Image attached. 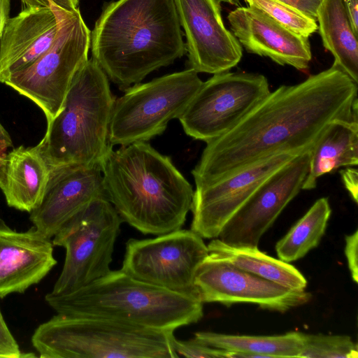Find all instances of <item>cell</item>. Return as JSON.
Segmentation results:
<instances>
[{
    "mask_svg": "<svg viewBox=\"0 0 358 358\" xmlns=\"http://www.w3.org/2000/svg\"><path fill=\"white\" fill-rule=\"evenodd\" d=\"M357 83L335 65L270 92L234 127L208 142L192 170L196 187L280 153L309 151L333 120L357 110Z\"/></svg>",
    "mask_w": 358,
    "mask_h": 358,
    "instance_id": "cell-1",
    "label": "cell"
},
{
    "mask_svg": "<svg viewBox=\"0 0 358 358\" xmlns=\"http://www.w3.org/2000/svg\"><path fill=\"white\" fill-rule=\"evenodd\" d=\"M174 0H117L91 32L92 58L122 90L186 50Z\"/></svg>",
    "mask_w": 358,
    "mask_h": 358,
    "instance_id": "cell-2",
    "label": "cell"
},
{
    "mask_svg": "<svg viewBox=\"0 0 358 358\" xmlns=\"http://www.w3.org/2000/svg\"><path fill=\"white\" fill-rule=\"evenodd\" d=\"M108 200L122 219L144 234L181 229L191 210V184L146 142L110 146L101 161Z\"/></svg>",
    "mask_w": 358,
    "mask_h": 358,
    "instance_id": "cell-3",
    "label": "cell"
},
{
    "mask_svg": "<svg viewBox=\"0 0 358 358\" xmlns=\"http://www.w3.org/2000/svg\"><path fill=\"white\" fill-rule=\"evenodd\" d=\"M45 300L57 313L99 317L164 331H174L203 316L199 300L144 282L121 269L110 270L70 292H49Z\"/></svg>",
    "mask_w": 358,
    "mask_h": 358,
    "instance_id": "cell-4",
    "label": "cell"
},
{
    "mask_svg": "<svg viewBox=\"0 0 358 358\" xmlns=\"http://www.w3.org/2000/svg\"><path fill=\"white\" fill-rule=\"evenodd\" d=\"M115 101L107 76L92 57L76 73L61 110L36 145L50 170L101 164L112 146L108 132Z\"/></svg>",
    "mask_w": 358,
    "mask_h": 358,
    "instance_id": "cell-5",
    "label": "cell"
},
{
    "mask_svg": "<svg viewBox=\"0 0 358 358\" xmlns=\"http://www.w3.org/2000/svg\"><path fill=\"white\" fill-rule=\"evenodd\" d=\"M173 331L93 316L57 313L31 343L43 358H176Z\"/></svg>",
    "mask_w": 358,
    "mask_h": 358,
    "instance_id": "cell-6",
    "label": "cell"
},
{
    "mask_svg": "<svg viewBox=\"0 0 358 358\" xmlns=\"http://www.w3.org/2000/svg\"><path fill=\"white\" fill-rule=\"evenodd\" d=\"M202 83L189 68L129 87L114 102L109 144L124 146L162 134L171 120L184 113Z\"/></svg>",
    "mask_w": 358,
    "mask_h": 358,
    "instance_id": "cell-7",
    "label": "cell"
},
{
    "mask_svg": "<svg viewBox=\"0 0 358 358\" xmlns=\"http://www.w3.org/2000/svg\"><path fill=\"white\" fill-rule=\"evenodd\" d=\"M91 31L79 8L61 9L59 27L52 45L28 67L3 83L33 101L47 123L59 113L76 73L88 60Z\"/></svg>",
    "mask_w": 358,
    "mask_h": 358,
    "instance_id": "cell-8",
    "label": "cell"
},
{
    "mask_svg": "<svg viewBox=\"0 0 358 358\" xmlns=\"http://www.w3.org/2000/svg\"><path fill=\"white\" fill-rule=\"evenodd\" d=\"M122 222L106 198L92 201L68 220L52 241L65 249L66 255L50 292H70L106 275Z\"/></svg>",
    "mask_w": 358,
    "mask_h": 358,
    "instance_id": "cell-9",
    "label": "cell"
},
{
    "mask_svg": "<svg viewBox=\"0 0 358 358\" xmlns=\"http://www.w3.org/2000/svg\"><path fill=\"white\" fill-rule=\"evenodd\" d=\"M208 255L200 235L180 229L152 238L129 239L120 269L144 282L200 301L194 280Z\"/></svg>",
    "mask_w": 358,
    "mask_h": 358,
    "instance_id": "cell-10",
    "label": "cell"
},
{
    "mask_svg": "<svg viewBox=\"0 0 358 358\" xmlns=\"http://www.w3.org/2000/svg\"><path fill=\"white\" fill-rule=\"evenodd\" d=\"M270 92L262 74H213L203 82L178 119L188 136L207 143L234 127Z\"/></svg>",
    "mask_w": 358,
    "mask_h": 358,
    "instance_id": "cell-11",
    "label": "cell"
},
{
    "mask_svg": "<svg viewBox=\"0 0 358 358\" xmlns=\"http://www.w3.org/2000/svg\"><path fill=\"white\" fill-rule=\"evenodd\" d=\"M310 150L298 155L266 178L222 228L219 239L234 246L257 248L264 233L302 189Z\"/></svg>",
    "mask_w": 358,
    "mask_h": 358,
    "instance_id": "cell-12",
    "label": "cell"
},
{
    "mask_svg": "<svg viewBox=\"0 0 358 358\" xmlns=\"http://www.w3.org/2000/svg\"><path fill=\"white\" fill-rule=\"evenodd\" d=\"M194 283L203 303H252L285 312L307 303L312 296L305 289L286 287L209 255L199 266Z\"/></svg>",
    "mask_w": 358,
    "mask_h": 358,
    "instance_id": "cell-13",
    "label": "cell"
},
{
    "mask_svg": "<svg viewBox=\"0 0 358 358\" xmlns=\"http://www.w3.org/2000/svg\"><path fill=\"white\" fill-rule=\"evenodd\" d=\"M298 155L280 153L262 159L212 185L196 187L191 229L203 238L219 236L222 228L257 187Z\"/></svg>",
    "mask_w": 358,
    "mask_h": 358,
    "instance_id": "cell-14",
    "label": "cell"
},
{
    "mask_svg": "<svg viewBox=\"0 0 358 358\" xmlns=\"http://www.w3.org/2000/svg\"><path fill=\"white\" fill-rule=\"evenodd\" d=\"M219 0H174L186 37L190 68L197 73L229 71L242 57V48L222 22Z\"/></svg>",
    "mask_w": 358,
    "mask_h": 358,
    "instance_id": "cell-15",
    "label": "cell"
},
{
    "mask_svg": "<svg viewBox=\"0 0 358 358\" xmlns=\"http://www.w3.org/2000/svg\"><path fill=\"white\" fill-rule=\"evenodd\" d=\"M99 198L108 199L101 164L51 170L43 200L30 213L29 220L38 231L51 239L74 215Z\"/></svg>",
    "mask_w": 358,
    "mask_h": 358,
    "instance_id": "cell-16",
    "label": "cell"
},
{
    "mask_svg": "<svg viewBox=\"0 0 358 358\" xmlns=\"http://www.w3.org/2000/svg\"><path fill=\"white\" fill-rule=\"evenodd\" d=\"M53 246L34 226L17 231L0 218V298L40 282L57 264Z\"/></svg>",
    "mask_w": 358,
    "mask_h": 358,
    "instance_id": "cell-17",
    "label": "cell"
},
{
    "mask_svg": "<svg viewBox=\"0 0 358 358\" xmlns=\"http://www.w3.org/2000/svg\"><path fill=\"white\" fill-rule=\"evenodd\" d=\"M228 20L233 34L248 52L299 70L308 67L311 60L308 38L252 6L236 8L229 13Z\"/></svg>",
    "mask_w": 358,
    "mask_h": 358,
    "instance_id": "cell-18",
    "label": "cell"
},
{
    "mask_svg": "<svg viewBox=\"0 0 358 358\" xmlns=\"http://www.w3.org/2000/svg\"><path fill=\"white\" fill-rule=\"evenodd\" d=\"M61 8L31 7L9 17L0 41V83L33 64L52 45L59 27Z\"/></svg>",
    "mask_w": 358,
    "mask_h": 358,
    "instance_id": "cell-19",
    "label": "cell"
},
{
    "mask_svg": "<svg viewBox=\"0 0 358 358\" xmlns=\"http://www.w3.org/2000/svg\"><path fill=\"white\" fill-rule=\"evenodd\" d=\"M5 157V175L0 189L8 206L30 213L43 200L51 170L36 145H21Z\"/></svg>",
    "mask_w": 358,
    "mask_h": 358,
    "instance_id": "cell-20",
    "label": "cell"
},
{
    "mask_svg": "<svg viewBox=\"0 0 358 358\" xmlns=\"http://www.w3.org/2000/svg\"><path fill=\"white\" fill-rule=\"evenodd\" d=\"M357 115V110L333 120L324 129L310 150L302 189L315 188L318 178L326 173L358 164Z\"/></svg>",
    "mask_w": 358,
    "mask_h": 358,
    "instance_id": "cell-21",
    "label": "cell"
},
{
    "mask_svg": "<svg viewBox=\"0 0 358 358\" xmlns=\"http://www.w3.org/2000/svg\"><path fill=\"white\" fill-rule=\"evenodd\" d=\"M207 247L209 255L254 275L292 289L302 290L307 286L306 279L295 266L267 255L258 247L234 246L218 238H213Z\"/></svg>",
    "mask_w": 358,
    "mask_h": 358,
    "instance_id": "cell-22",
    "label": "cell"
},
{
    "mask_svg": "<svg viewBox=\"0 0 358 358\" xmlns=\"http://www.w3.org/2000/svg\"><path fill=\"white\" fill-rule=\"evenodd\" d=\"M317 21L324 47L334 57V65L358 83V42L344 0H322Z\"/></svg>",
    "mask_w": 358,
    "mask_h": 358,
    "instance_id": "cell-23",
    "label": "cell"
},
{
    "mask_svg": "<svg viewBox=\"0 0 358 358\" xmlns=\"http://www.w3.org/2000/svg\"><path fill=\"white\" fill-rule=\"evenodd\" d=\"M194 336L210 347L230 352L229 358L299 357L303 346V333L297 331L275 336L198 331Z\"/></svg>",
    "mask_w": 358,
    "mask_h": 358,
    "instance_id": "cell-24",
    "label": "cell"
},
{
    "mask_svg": "<svg viewBox=\"0 0 358 358\" xmlns=\"http://www.w3.org/2000/svg\"><path fill=\"white\" fill-rule=\"evenodd\" d=\"M331 209L327 198L317 199L306 214L275 245L278 257L285 262L303 257L324 236Z\"/></svg>",
    "mask_w": 358,
    "mask_h": 358,
    "instance_id": "cell-25",
    "label": "cell"
},
{
    "mask_svg": "<svg viewBox=\"0 0 358 358\" xmlns=\"http://www.w3.org/2000/svg\"><path fill=\"white\" fill-rule=\"evenodd\" d=\"M357 345L346 335L303 334V346L299 357L357 358Z\"/></svg>",
    "mask_w": 358,
    "mask_h": 358,
    "instance_id": "cell-26",
    "label": "cell"
},
{
    "mask_svg": "<svg viewBox=\"0 0 358 358\" xmlns=\"http://www.w3.org/2000/svg\"><path fill=\"white\" fill-rule=\"evenodd\" d=\"M286 28L302 36L308 38L318 28L317 22L295 8L278 0H245Z\"/></svg>",
    "mask_w": 358,
    "mask_h": 358,
    "instance_id": "cell-27",
    "label": "cell"
},
{
    "mask_svg": "<svg viewBox=\"0 0 358 358\" xmlns=\"http://www.w3.org/2000/svg\"><path fill=\"white\" fill-rule=\"evenodd\" d=\"M173 347L178 357L192 358H229L230 352L210 347L195 337L187 341H180L176 337Z\"/></svg>",
    "mask_w": 358,
    "mask_h": 358,
    "instance_id": "cell-28",
    "label": "cell"
},
{
    "mask_svg": "<svg viewBox=\"0 0 358 358\" xmlns=\"http://www.w3.org/2000/svg\"><path fill=\"white\" fill-rule=\"evenodd\" d=\"M23 355L0 310V358H20Z\"/></svg>",
    "mask_w": 358,
    "mask_h": 358,
    "instance_id": "cell-29",
    "label": "cell"
},
{
    "mask_svg": "<svg viewBox=\"0 0 358 358\" xmlns=\"http://www.w3.org/2000/svg\"><path fill=\"white\" fill-rule=\"evenodd\" d=\"M344 252L351 277L355 282H358V231L345 237Z\"/></svg>",
    "mask_w": 358,
    "mask_h": 358,
    "instance_id": "cell-30",
    "label": "cell"
},
{
    "mask_svg": "<svg viewBox=\"0 0 358 358\" xmlns=\"http://www.w3.org/2000/svg\"><path fill=\"white\" fill-rule=\"evenodd\" d=\"M299 10L317 22V12L322 0H278Z\"/></svg>",
    "mask_w": 358,
    "mask_h": 358,
    "instance_id": "cell-31",
    "label": "cell"
},
{
    "mask_svg": "<svg viewBox=\"0 0 358 358\" xmlns=\"http://www.w3.org/2000/svg\"><path fill=\"white\" fill-rule=\"evenodd\" d=\"M345 187L354 201L357 202V171L356 169L348 168L342 172Z\"/></svg>",
    "mask_w": 358,
    "mask_h": 358,
    "instance_id": "cell-32",
    "label": "cell"
},
{
    "mask_svg": "<svg viewBox=\"0 0 358 358\" xmlns=\"http://www.w3.org/2000/svg\"><path fill=\"white\" fill-rule=\"evenodd\" d=\"M345 9L354 33L358 34V0H344Z\"/></svg>",
    "mask_w": 358,
    "mask_h": 358,
    "instance_id": "cell-33",
    "label": "cell"
},
{
    "mask_svg": "<svg viewBox=\"0 0 358 358\" xmlns=\"http://www.w3.org/2000/svg\"><path fill=\"white\" fill-rule=\"evenodd\" d=\"M43 7H49L52 4L64 10L73 11L79 8V0H41Z\"/></svg>",
    "mask_w": 358,
    "mask_h": 358,
    "instance_id": "cell-34",
    "label": "cell"
},
{
    "mask_svg": "<svg viewBox=\"0 0 358 358\" xmlns=\"http://www.w3.org/2000/svg\"><path fill=\"white\" fill-rule=\"evenodd\" d=\"M10 0H0V41L8 20L10 17Z\"/></svg>",
    "mask_w": 358,
    "mask_h": 358,
    "instance_id": "cell-35",
    "label": "cell"
},
{
    "mask_svg": "<svg viewBox=\"0 0 358 358\" xmlns=\"http://www.w3.org/2000/svg\"><path fill=\"white\" fill-rule=\"evenodd\" d=\"M13 143L11 137L5 127L0 122V154L4 155L5 152L13 148Z\"/></svg>",
    "mask_w": 358,
    "mask_h": 358,
    "instance_id": "cell-36",
    "label": "cell"
},
{
    "mask_svg": "<svg viewBox=\"0 0 358 358\" xmlns=\"http://www.w3.org/2000/svg\"><path fill=\"white\" fill-rule=\"evenodd\" d=\"M22 9L31 7H43L41 0H20Z\"/></svg>",
    "mask_w": 358,
    "mask_h": 358,
    "instance_id": "cell-37",
    "label": "cell"
},
{
    "mask_svg": "<svg viewBox=\"0 0 358 358\" xmlns=\"http://www.w3.org/2000/svg\"><path fill=\"white\" fill-rule=\"evenodd\" d=\"M6 155H0V185L2 183L6 169Z\"/></svg>",
    "mask_w": 358,
    "mask_h": 358,
    "instance_id": "cell-38",
    "label": "cell"
},
{
    "mask_svg": "<svg viewBox=\"0 0 358 358\" xmlns=\"http://www.w3.org/2000/svg\"><path fill=\"white\" fill-rule=\"evenodd\" d=\"M220 1H224L231 4H237L239 0H219Z\"/></svg>",
    "mask_w": 358,
    "mask_h": 358,
    "instance_id": "cell-39",
    "label": "cell"
}]
</instances>
